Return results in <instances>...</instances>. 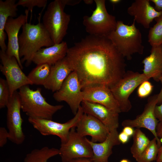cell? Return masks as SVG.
<instances>
[{"label":"cell","instance_id":"1","mask_svg":"<svg viewBox=\"0 0 162 162\" xmlns=\"http://www.w3.org/2000/svg\"><path fill=\"white\" fill-rule=\"evenodd\" d=\"M65 57L82 89L98 84L110 88L126 71L125 58L106 37L86 36L68 48Z\"/></svg>","mask_w":162,"mask_h":162},{"label":"cell","instance_id":"2","mask_svg":"<svg viewBox=\"0 0 162 162\" xmlns=\"http://www.w3.org/2000/svg\"><path fill=\"white\" fill-rule=\"evenodd\" d=\"M22 28V32L18 37L19 54L20 58H22V64L25 62V66L27 67L39 50L54 44L42 23L34 25L27 22Z\"/></svg>","mask_w":162,"mask_h":162},{"label":"cell","instance_id":"3","mask_svg":"<svg viewBox=\"0 0 162 162\" xmlns=\"http://www.w3.org/2000/svg\"><path fill=\"white\" fill-rule=\"evenodd\" d=\"M118 51L128 60L134 54H142L144 46L142 34L135 26V21L129 25L121 20L117 21L116 29L106 37Z\"/></svg>","mask_w":162,"mask_h":162},{"label":"cell","instance_id":"4","mask_svg":"<svg viewBox=\"0 0 162 162\" xmlns=\"http://www.w3.org/2000/svg\"><path fill=\"white\" fill-rule=\"evenodd\" d=\"M19 90L21 110L28 117L52 120L53 115L64 106L49 104L41 94L40 88L34 90L27 85Z\"/></svg>","mask_w":162,"mask_h":162},{"label":"cell","instance_id":"5","mask_svg":"<svg viewBox=\"0 0 162 162\" xmlns=\"http://www.w3.org/2000/svg\"><path fill=\"white\" fill-rule=\"evenodd\" d=\"M64 0H55L48 5L42 23L54 44H59L67 33L70 16L64 11Z\"/></svg>","mask_w":162,"mask_h":162},{"label":"cell","instance_id":"6","mask_svg":"<svg viewBox=\"0 0 162 162\" xmlns=\"http://www.w3.org/2000/svg\"><path fill=\"white\" fill-rule=\"evenodd\" d=\"M96 7L90 16L83 17V24L89 35L106 37L116 28L117 21L115 16L108 12L105 0H94Z\"/></svg>","mask_w":162,"mask_h":162},{"label":"cell","instance_id":"7","mask_svg":"<svg viewBox=\"0 0 162 162\" xmlns=\"http://www.w3.org/2000/svg\"><path fill=\"white\" fill-rule=\"evenodd\" d=\"M150 79L143 73L128 70L122 78L110 88L119 104L121 112H126L130 110L132 106L129 96L142 82Z\"/></svg>","mask_w":162,"mask_h":162},{"label":"cell","instance_id":"8","mask_svg":"<svg viewBox=\"0 0 162 162\" xmlns=\"http://www.w3.org/2000/svg\"><path fill=\"white\" fill-rule=\"evenodd\" d=\"M84 113L81 106L72 119L64 123L56 122L51 119L28 117V121L41 135H55L59 137L61 144L67 141L71 128L76 127Z\"/></svg>","mask_w":162,"mask_h":162},{"label":"cell","instance_id":"9","mask_svg":"<svg viewBox=\"0 0 162 162\" xmlns=\"http://www.w3.org/2000/svg\"><path fill=\"white\" fill-rule=\"evenodd\" d=\"M75 128L70 129L66 142L61 144L59 155L62 162L81 158L91 159L93 157V151L86 138L80 136Z\"/></svg>","mask_w":162,"mask_h":162},{"label":"cell","instance_id":"10","mask_svg":"<svg viewBox=\"0 0 162 162\" xmlns=\"http://www.w3.org/2000/svg\"><path fill=\"white\" fill-rule=\"evenodd\" d=\"M1 64L0 70L5 76L9 88L10 97L14 93L22 86L33 85L23 72L16 59L8 56L5 51L0 50Z\"/></svg>","mask_w":162,"mask_h":162},{"label":"cell","instance_id":"11","mask_svg":"<svg viewBox=\"0 0 162 162\" xmlns=\"http://www.w3.org/2000/svg\"><path fill=\"white\" fill-rule=\"evenodd\" d=\"M57 101H64L75 115L83 100L82 88L76 73L72 71L63 82L60 89L53 94Z\"/></svg>","mask_w":162,"mask_h":162},{"label":"cell","instance_id":"12","mask_svg":"<svg viewBox=\"0 0 162 162\" xmlns=\"http://www.w3.org/2000/svg\"><path fill=\"white\" fill-rule=\"evenodd\" d=\"M6 125L8 132V140L20 145L25 139L22 125L23 122L21 115V101L18 92L15 91L11 96L7 105Z\"/></svg>","mask_w":162,"mask_h":162},{"label":"cell","instance_id":"13","mask_svg":"<svg viewBox=\"0 0 162 162\" xmlns=\"http://www.w3.org/2000/svg\"><path fill=\"white\" fill-rule=\"evenodd\" d=\"M158 94L154 95L148 98L142 112L133 119H127L122 123V126H129L136 128H144L149 130L154 135L157 141L159 148L161 143L158 137L156 128L159 121L154 114V109L157 103Z\"/></svg>","mask_w":162,"mask_h":162},{"label":"cell","instance_id":"14","mask_svg":"<svg viewBox=\"0 0 162 162\" xmlns=\"http://www.w3.org/2000/svg\"><path fill=\"white\" fill-rule=\"evenodd\" d=\"M28 11L26 14H21L16 18L9 17L5 24L4 30L8 37L7 49L6 53L10 57H14L22 70L23 67L19 54L18 33L20 29L27 22Z\"/></svg>","mask_w":162,"mask_h":162},{"label":"cell","instance_id":"15","mask_svg":"<svg viewBox=\"0 0 162 162\" xmlns=\"http://www.w3.org/2000/svg\"><path fill=\"white\" fill-rule=\"evenodd\" d=\"M82 91L83 100L100 104L118 113L121 112L117 101L108 86L93 85L84 87Z\"/></svg>","mask_w":162,"mask_h":162},{"label":"cell","instance_id":"16","mask_svg":"<svg viewBox=\"0 0 162 162\" xmlns=\"http://www.w3.org/2000/svg\"><path fill=\"white\" fill-rule=\"evenodd\" d=\"M77 133L81 136L91 137V141L94 142L104 141L110 131L101 122L93 116L83 113L76 127Z\"/></svg>","mask_w":162,"mask_h":162},{"label":"cell","instance_id":"17","mask_svg":"<svg viewBox=\"0 0 162 162\" xmlns=\"http://www.w3.org/2000/svg\"><path fill=\"white\" fill-rule=\"evenodd\" d=\"M81 106L84 113L95 117L101 122L110 131L119 126V114L100 104L83 100Z\"/></svg>","mask_w":162,"mask_h":162},{"label":"cell","instance_id":"18","mask_svg":"<svg viewBox=\"0 0 162 162\" xmlns=\"http://www.w3.org/2000/svg\"><path fill=\"white\" fill-rule=\"evenodd\" d=\"M149 0H136L127 9V12L134 20L145 28H150L154 19L159 17L162 11H157L150 4Z\"/></svg>","mask_w":162,"mask_h":162},{"label":"cell","instance_id":"19","mask_svg":"<svg viewBox=\"0 0 162 162\" xmlns=\"http://www.w3.org/2000/svg\"><path fill=\"white\" fill-rule=\"evenodd\" d=\"M118 135L117 129H115L110 131L106 139L101 142H94L86 138L93 152L90 160L93 162H109V158L112 153L113 147L121 143Z\"/></svg>","mask_w":162,"mask_h":162},{"label":"cell","instance_id":"20","mask_svg":"<svg viewBox=\"0 0 162 162\" xmlns=\"http://www.w3.org/2000/svg\"><path fill=\"white\" fill-rule=\"evenodd\" d=\"M68 48L67 42L63 41L49 47L42 48L34 54L32 62L37 65L47 63L53 65L65 57Z\"/></svg>","mask_w":162,"mask_h":162},{"label":"cell","instance_id":"21","mask_svg":"<svg viewBox=\"0 0 162 162\" xmlns=\"http://www.w3.org/2000/svg\"><path fill=\"white\" fill-rule=\"evenodd\" d=\"M72 71L73 70L65 57L52 66L50 75L43 86L52 92L58 91Z\"/></svg>","mask_w":162,"mask_h":162},{"label":"cell","instance_id":"22","mask_svg":"<svg viewBox=\"0 0 162 162\" xmlns=\"http://www.w3.org/2000/svg\"><path fill=\"white\" fill-rule=\"evenodd\" d=\"M143 73L150 79L159 81L162 76V46H152L150 54L142 60Z\"/></svg>","mask_w":162,"mask_h":162},{"label":"cell","instance_id":"23","mask_svg":"<svg viewBox=\"0 0 162 162\" xmlns=\"http://www.w3.org/2000/svg\"><path fill=\"white\" fill-rule=\"evenodd\" d=\"M15 0H0V46L1 50L7 49L5 43L6 34L4 30L6 22L9 17H16L18 6Z\"/></svg>","mask_w":162,"mask_h":162},{"label":"cell","instance_id":"24","mask_svg":"<svg viewBox=\"0 0 162 162\" xmlns=\"http://www.w3.org/2000/svg\"><path fill=\"white\" fill-rule=\"evenodd\" d=\"M59 155V149L46 146L34 149L28 153L24 162H47L51 158Z\"/></svg>","mask_w":162,"mask_h":162},{"label":"cell","instance_id":"25","mask_svg":"<svg viewBox=\"0 0 162 162\" xmlns=\"http://www.w3.org/2000/svg\"><path fill=\"white\" fill-rule=\"evenodd\" d=\"M133 142L130 151L133 158L136 160L148 146L150 140L140 129L134 130L133 135Z\"/></svg>","mask_w":162,"mask_h":162},{"label":"cell","instance_id":"26","mask_svg":"<svg viewBox=\"0 0 162 162\" xmlns=\"http://www.w3.org/2000/svg\"><path fill=\"white\" fill-rule=\"evenodd\" d=\"M52 65L47 63H43L37 66L27 76L33 85L44 86L50 75Z\"/></svg>","mask_w":162,"mask_h":162},{"label":"cell","instance_id":"27","mask_svg":"<svg viewBox=\"0 0 162 162\" xmlns=\"http://www.w3.org/2000/svg\"><path fill=\"white\" fill-rule=\"evenodd\" d=\"M155 20L156 23L150 28L148 34V41L152 46L162 45V13Z\"/></svg>","mask_w":162,"mask_h":162},{"label":"cell","instance_id":"28","mask_svg":"<svg viewBox=\"0 0 162 162\" xmlns=\"http://www.w3.org/2000/svg\"><path fill=\"white\" fill-rule=\"evenodd\" d=\"M159 147L157 141L154 137L136 160V162H152L156 160L158 155Z\"/></svg>","mask_w":162,"mask_h":162},{"label":"cell","instance_id":"29","mask_svg":"<svg viewBox=\"0 0 162 162\" xmlns=\"http://www.w3.org/2000/svg\"><path fill=\"white\" fill-rule=\"evenodd\" d=\"M10 97L9 88L6 80L0 78V108L6 107Z\"/></svg>","mask_w":162,"mask_h":162},{"label":"cell","instance_id":"30","mask_svg":"<svg viewBox=\"0 0 162 162\" xmlns=\"http://www.w3.org/2000/svg\"><path fill=\"white\" fill-rule=\"evenodd\" d=\"M47 2V0H19L16 4L18 6L27 8L28 11L32 12L34 7L44 8L46 5Z\"/></svg>","mask_w":162,"mask_h":162},{"label":"cell","instance_id":"31","mask_svg":"<svg viewBox=\"0 0 162 162\" xmlns=\"http://www.w3.org/2000/svg\"><path fill=\"white\" fill-rule=\"evenodd\" d=\"M153 88V86L148 80L143 82L140 84L137 91L138 97L143 98L148 96L152 93Z\"/></svg>","mask_w":162,"mask_h":162},{"label":"cell","instance_id":"32","mask_svg":"<svg viewBox=\"0 0 162 162\" xmlns=\"http://www.w3.org/2000/svg\"><path fill=\"white\" fill-rule=\"evenodd\" d=\"M9 133L5 128L0 127V147H3L7 142L9 139Z\"/></svg>","mask_w":162,"mask_h":162},{"label":"cell","instance_id":"33","mask_svg":"<svg viewBox=\"0 0 162 162\" xmlns=\"http://www.w3.org/2000/svg\"><path fill=\"white\" fill-rule=\"evenodd\" d=\"M154 114L159 123L162 124V104L157 105L154 109Z\"/></svg>","mask_w":162,"mask_h":162},{"label":"cell","instance_id":"34","mask_svg":"<svg viewBox=\"0 0 162 162\" xmlns=\"http://www.w3.org/2000/svg\"><path fill=\"white\" fill-rule=\"evenodd\" d=\"M129 136L122 131L118 135V138L121 143L123 144L126 143L128 141Z\"/></svg>","mask_w":162,"mask_h":162},{"label":"cell","instance_id":"35","mask_svg":"<svg viewBox=\"0 0 162 162\" xmlns=\"http://www.w3.org/2000/svg\"><path fill=\"white\" fill-rule=\"evenodd\" d=\"M150 1L154 4V8L157 11H162V0H151Z\"/></svg>","mask_w":162,"mask_h":162},{"label":"cell","instance_id":"36","mask_svg":"<svg viewBox=\"0 0 162 162\" xmlns=\"http://www.w3.org/2000/svg\"><path fill=\"white\" fill-rule=\"evenodd\" d=\"M122 131L129 137L133 136L134 133V130L133 128L129 126L124 127Z\"/></svg>","mask_w":162,"mask_h":162},{"label":"cell","instance_id":"37","mask_svg":"<svg viewBox=\"0 0 162 162\" xmlns=\"http://www.w3.org/2000/svg\"><path fill=\"white\" fill-rule=\"evenodd\" d=\"M160 140L161 144L159 148L156 160V162H162V138L160 139Z\"/></svg>","mask_w":162,"mask_h":162},{"label":"cell","instance_id":"38","mask_svg":"<svg viewBox=\"0 0 162 162\" xmlns=\"http://www.w3.org/2000/svg\"><path fill=\"white\" fill-rule=\"evenodd\" d=\"M156 132L158 137L160 139L162 138V124L158 122L156 128Z\"/></svg>","mask_w":162,"mask_h":162},{"label":"cell","instance_id":"39","mask_svg":"<svg viewBox=\"0 0 162 162\" xmlns=\"http://www.w3.org/2000/svg\"><path fill=\"white\" fill-rule=\"evenodd\" d=\"M68 162H93L90 159L86 158H78L73 159Z\"/></svg>","mask_w":162,"mask_h":162},{"label":"cell","instance_id":"40","mask_svg":"<svg viewBox=\"0 0 162 162\" xmlns=\"http://www.w3.org/2000/svg\"><path fill=\"white\" fill-rule=\"evenodd\" d=\"M80 0H64L66 5L73 6L79 4L81 2Z\"/></svg>","mask_w":162,"mask_h":162},{"label":"cell","instance_id":"41","mask_svg":"<svg viewBox=\"0 0 162 162\" xmlns=\"http://www.w3.org/2000/svg\"><path fill=\"white\" fill-rule=\"evenodd\" d=\"M159 81L161 82L162 85V76L159 79ZM157 100V105H160L162 104V86L160 92L158 94Z\"/></svg>","mask_w":162,"mask_h":162},{"label":"cell","instance_id":"42","mask_svg":"<svg viewBox=\"0 0 162 162\" xmlns=\"http://www.w3.org/2000/svg\"><path fill=\"white\" fill-rule=\"evenodd\" d=\"M121 0H110L109 1L112 4H117L120 2Z\"/></svg>","mask_w":162,"mask_h":162},{"label":"cell","instance_id":"43","mask_svg":"<svg viewBox=\"0 0 162 162\" xmlns=\"http://www.w3.org/2000/svg\"><path fill=\"white\" fill-rule=\"evenodd\" d=\"M83 1L86 4H91L94 2V1L92 0H84Z\"/></svg>","mask_w":162,"mask_h":162},{"label":"cell","instance_id":"44","mask_svg":"<svg viewBox=\"0 0 162 162\" xmlns=\"http://www.w3.org/2000/svg\"><path fill=\"white\" fill-rule=\"evenodd\" d=\"M129 161L128 159H124L121 160L120 162H129Z\"/></svg>","mask_w":162,"mask_h":162},{"label":"cell","instance_id":"45","mask_svg":"<svg viewBox=\"0 0 162 162\" xmlns=\"http://www.w3.org/2000/svg\"><path fill=\"white\" fill-rule=\"evenodd\" d=\"M129 162H130V161H129Z\"/></svg>","mask_w":162,"mask_h":162},{"label":"cell","instance_id":"46","mask_svg":"<svg viewBox=\"0 0 162 162\" xmlns=\"http://www.w3.org/2000/svg\"></svg>","mask_w":162,"mask_h":162},{"label":"cell","instance_id":"47","mask_svg":"<svg viewBox=\"0 0 162 162\" xmlns=\"http://www.w3.org/2000/svg\"></svg>","mask_w":162,"mask_h":162}]
</instances>
